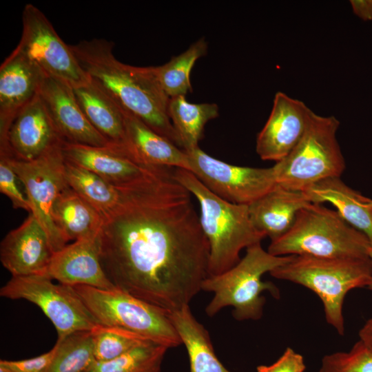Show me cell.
I'll use <instances>...</instances> for the list:
<instances>
[{"label":"cell","mask_w":372,"mask_h":372,"mask_svg":"<svg viewBox=\"0 0 372 372\" xmlns=\"http://www.w3.org/2000/svg\"><path fill=\"white\" fill-rule=\"evenodd\" d=\"M371 247L369 238L336 211L311 203L299 211L286 234L271 241L267 251L277 256L366 258Z\"/></svg>","instance_id":"4"},{"label":"cell","mask_w":372,"mask_h":372,"mask_svg":"<svg viewBox=\"0 0 372 372\" xmlns=\"http://www.w3.org/2000/svg\"><path fill=\"white\" fill-rule=\"evenodd\" d=\"M275 278L302 285L321 300L327 322L342 335V307L351 290L366 287L372 280V260L366 258H325L292 256L287 263L272 270Z\"/></svg>","instance_id":"5"},{"label":"cell","mask_w":372,"mask_h":372,"mask_svg":"<svg viewBox=\"0 0 372 372\" xmlns=\"http://www.w3.org/2000/svg\"><path fill=\"white\" fill-rule=\"evenodd\" d=\"M191 171L209 190L235 204L249 205L276 185L274 167L258 168L227 163L199 147L186 152Z\"/></svg>","instance_id":"12"},{"label":"cell","mask_w":372,"mask_h":372,"mask_svg":"<svg viewBox=\"0 0 372 372\" xmlns=\"http://www.w3.org/2000/svg\"><path fill=\"white\" fill-rule=\"evenodd\" d=\"M70 47L91 81L123 109L181 148L168 114L169 97L160 83L156 67L121 62L113 53L114 43L104 39L81 41Z\"/></svg>","instance_id":"2"},{"label":"cell","mask_w":372,"mask_h":372,"mask_svg":"<svg viewBox=\"0 0 372 372\" xmlns=\"http://www.w3.org/2000/svg\"><path fill=\"white\" fill-rule=\"evenodd\" d=\"M18 178L7 156H0V192L11 201L13 208L30 212L29 202L17 185Z\"/></svg>","instance_id":"33"},{"label":"cell","mask_w":372,"mask_h":372,"mask_svg":"<svg viewBox=\"0 0 372 372\" xmlns=\"http://www.w3.org/2000/svg\"><path fill=\"white\" fill-rule=\"evenodd\" d=\"M319 372H372V351L360 340L347 352L325 355Z\"/></svg>","instance_id":"32"},{"label":"cell","mask_w":372,"mask_h":372,"mask_svg":"<svg viewBox=\"0 0 372 372\" xmlns=\"http://www.w3.org/2000/svg\"><path fill=\"white\" fill-rule=\"evenodd\" d=\"M169 317L186 348L190 372H231L218 360L208 331L189 305L169 313Z\"/></svg>","instance_id":"24"},{"label":"cell","mask_w":372,"mask_h":372,"mask_svg":"<svg viewBox=\"0 0 372 372\" xmlns=\"http://www.w3.org/2000/svg\"><path fill=\"white\" fill-rule=\"evenodd\" d=\"M8 158L25 187L30 214L47 233L54 253L61 250L66 245L67 240L54 222L52 210L59 194L68 185L62 145L30 161Z\"/></svg>","instance_id":"10"},{"label":"cell","mask_w":372,"mask_h":372,"mask_svg":"<svg viewBox=\"0 0 372 372\" xmlns=\"http://www.w3.org/2000/svg\"><path fill=\"white\" fill-rule=\"evenodd\" d=\"M54 254L47 233L30 214L0 245V260L12 276L47 274Z\"/></svg>","instance_id":"16"},{"label":"cell","mask_w":372,"mask_h":372,"mask_svg":"<svg viewBox=\"0 0 372 372\" xmlns=\"http://www.w3.org/2000/svg\"><path fill=\"white\" fill-rule=\"evenodd\" d=\"M339 126L335 117L320 116L311 110L299 143L273 165L276 184L304 192L323 179L340 177L345 162L336 138Z\"/></svg>","instance_id":"7"},{"label":"cell","mask_w":372,"mask_h":372,"mask_svg":"<svg viewBox=\"0 0 372 372\" xmlns=\"http://www.w3.org/2000/svg\"><path fill=\"white\" fill-rule=\"evenodd\" d=\"M0 296L38 306L54 326L58 339L92 331L99 324L73 287L54 284L48 274L12 276L1 288Z\"/></svg>","instance_id":"9"},{"label":"cell","mask_w":372,"mask_h":372,"mask_svg":"<svg viewBox=\"0 0 372 372\" xmlns=\"http://www.w3.org/2000/svg\"><path fill=\"white\" fill-rule=\"evenodd\" d=\"M91 333L97 362L112 360L138 346L152 342L134 332L101 324H98Z\"/></svg>","instance_id":"31"},{"label":"cell","mask_w":372,"mask_h":372,"mask_svg":"<svg viewBox=\"0 0 372 372\" xmlns=\"http://www.w3.org/2000/svg\"><path fill=\"white\" fill-rule=\"evenodd\" d=\"M57 349L47 372H89L97 362L91 331L57 339Z\"/></svg>","instance_id":"29"},{"label":"cell","mask_w":372,"mask_h":372,"mask_svg":"<svg viewBox=\"0 0 372 372\" xmlns=\"http://www.w3.org/2000/svg\"><path fill=\"white\" fill-rule=\"evenodd\" d=\"M73 90L81 109L92 125L109 143L127 147L123 108L90 79Z\"/></svg>","instance_id":"23"},{"label":"cell","mask_w":372,"mask_h":372,"mask_svg":"<svg viewBox=\"0 0 372 372\" xmlns=\"http://www.w3.org/2000/svg\"><path fill=\"white\" fill-rule=\"evenodd\" d=\"M310 111L303 102L278 92L257 136L256 149L260 158L278 163L287 156L303 137Z\"/></svg>","instance_id":"14"},{"label":"cell","mask_w":372,"mask_h":372,"mask_svg":"<svg viewBox=\"0 0 372 372\" xmlns=\"http://www.w3.org/2000/svg\"><path fill=\"white\" fill-rule=\"evenodd\" d=\"M57 345L39 356L21 360H1L0 366L11 372H47L54 358Z\"/></svg>","instance_id":"34"},{"label":"cell","mask_w":372,"mask_h":372,"mask_svg":"<svg viewBox=\"0 0 372 372\" xmlns=\"http://www.w3.org/2000/svg\"><path fill=\"white\" fill-rule=\"evenodd\" d=\"M123 110L127 148L141 164L151 169L191 171L187 153L161 136L138 117Z\"/></svg>","instance_id":"20"},{"label":"cell","mask_w":372,"mask_h":372,"mask_svg":"<svg viewBox=\"0 0 372 372\" xmlns=\"http://www.w3.org/2000/svg\"><path fill=\"white\" fill-rule=\"evenodd\" d=\"M207 41L204 38H200L167 63L156 66L160 83L169 98L185 96L192 90L191 71L196 61L207 54Z\"/></svg>","instance_id":"28"},{"label":"cell","mask_w":372,"mask_h":372,"mask_svg":"<svg viewBox=\"0 0 372 372\" xmlns=\"http://www.w3.org/2000/svg\"><path fill=\"white\" fill-rule=\"evenodd\" d=\"M218 110L216 103H192L185 96L169 98L168 114L184 151L198 147L206 123L218 116Z\"/></svg>","instance_id":"26"},{"label":"cell","mask_w":372,"mask_h":372,"mask_svg":"<svg viewBox=\"0 0 372 372\" xmlns=\"http://www.w3.org/2000/svg\"><path fill=\"white\" fill-rule=\"evenodd\" d=\"M63 143L104 147L110 143L90 123L75 97L73 87L46 76L39 92Z\"/></svg>","instance_id":"15"},{"label":"cell","mask_w":372,"mask_h":372,"mask_svg":"<svg viewBox=\"0 0 372 372\" xmlns=\"http://www.w3.org/2000/svg\"><path fill=\"white\" fill-rule=\"evenodd\" d=\"M103 217L100 260L110 281L168 313L189 305L208 275L209 245L191 194L173 169L119 186Z\"/></svg>","instance_id":"1"},{"label":"cell","mask_w":372,"mask_h":372,"mask_svg":"<svg viewBox=\"0 0 372 372\" xmlns=\"http://www.w3.org/2000/svg\"><path fill=\"white\" fill-rule=\"evenodd\" d=\"M73 287L99 324L134 332L168 349L182 344L166 311L117 288Z\"/></svg>","instance_id":"8"},{"label":"cell","mask_w":372,"mask_h":372,"mask_svg":"<svg viewBox=\"0 0 372 372\" xmlns=\"http://www.w3.org/2000/svg\"><path fill=\"white\" fill-rule=\"evenodd\" d=\"M52 217L67 242L97 234L103 222L100 213L69 185L55 201Z\"/></svg>","instance_id":"25"},{"label":"cell","mask_w":372,"mask_h":372,"mask_svg":"<svg viewBox=\"0 0 372 372\" xmlns=\"http://www.w3.org/2000/svg\"><path fill=\"white\" fill-rule=\"evenodd\" d=\"M354 12L364 20L372 19V0L351 1Z\"/></svg>","instance_id":"36"},{"label":"cell","mask_w":372,"mask_h":372,"mask_svg":"<svg viewBox=\"0 0 372 372\" xmlns=\"http://www.w3.org/2000/svg\"><path fill=\"white\" fill-rule=\"evenodd\" d=\"M369 256L370 258L372 260V247L371 248V249L369 251ZM367 288L372 291V280H371V282L369 283V285L367 286Z\"/></svg>","instance_id":"38"},{"label":"cell","mask_w":372,"mask_h":372,"mask_svg":"<svg viewBox=\"0 0 372 372\" xmlns=\"http://www.w3.org/2000/svg\"><path fill=\"white\" fill-rule=\"evenodd\" d=\"M312 203H329L350 225L363 233L372 245V200L347 185L340 177H330L304 191Z\"/></svg>","instance_id":"22"},{"label":"cell","mask_w":372,"mask_h":372,"mask_svg":"<svg viewBox=\"0 0 372 372\" xmlns=\"http://www.w3.org/2000/svg\"><path fill=\"white\" fill-rule=\"evenodd\" d=\"M292 256H273L260 243L247 248L244 257L233 267L220 274L209 276L203 282L201 290L214 293L205 308L206 314L212 317L229 306L234 309L236 320H259L265 303L262 293L267 291L273 298L280 296L278 287L271 282L262 281V276L288 262Z\"/></svg>","instance_id":"6"},{"label":"cell","mask_w":372,"mask_h":372,"mask_svg":"<svg viewBox=\"0 0 372 372\" xmlns=\"http://www.w3.org/2000/svg\"><path fill=\"white\" fill-rule=\"evenodd\" d=\"M0 372H11L10 371L0 366Z\"/></svg>","instance_id":"39"},{"label":"cell","mask_w":372,"mask_h":372,"mask_svg":"<svg viewBox=\"0 0 372 372\" xmlns=\"http://www.w3.org/2000/svg\"><path fill=\"white\" fill-rule=\"evenodd\" d=\"M47 109L38 94L14 116L0 156L30 161L62 145Z\"/></svg>","instance_id":"13"},{"label":"cell","mask_w":372,"mask_h":372,"mask_svg":"<svg viewBox=\"0 0 372 372\" xmlns=\"http://www.w3.org/2000/svg\"><path fill=\"white\" fill-rule=\"evenodd\" d=\"M306 369L303 357L287 347L282 355L270 365H260L257 372H304Z\"/></svg>","instance_id":"35"},{"label":"cell","mask_w":372,"mask_h":372,"mask_svg":"<svg viewBox=\"0 0 372 372\" xmlns=\"http://www.w3.org/2000/svg\"><path fill=\"white\" fill-rule=\"evenodd\" d=\"M168 348L151 342L110 361L96 362L89 372H161Z\"/></svg>","instance_id":"30"},{"label":"cell","mask_w":372,"mask_h":372,"mask_svg":"<svg viewBox=\"0 0 372 372\" xmlns=\"http://www.w3.org/2000/svg\"><path fill=\"white\" fill-rule=\"evenodd\" d=\"M173 176L198 201L200 225L209 245V276L233 267L240 261L243 249L266 237L253 225L248 205L219 197L187 170L174 169Z\"/></svg>","instance_id":"3"},{"label":"cell","mask_w":372,"mask_h":372,"mask_svg":"<svg viewBox=\"0 0 372 372\" xmlns=\"http://www.w3.org/2000/svg\"><path fill=\"white\" fill-rule=\"evenodd\" d=\"M65 160L85 168L116 186L126 185L167 168L151 169L138 162L122 145L104 147L63 143Z\"/></svg>","instance_id":"17"},{"label":"cell","mask_w":372,"mask_h":372,"mask_svg":"<svg viewBox=\"0 0 372 372\" xmlns=\"http://www.w3.org/2000/svg\"><path fill=\"white\" fill-rule=\"evenodd\" d=\"M65 175L68 185L94 207L103 217L119 203L121 187L95 173L65 159Z\"/></svg>","instance_id":"27"},{"label":"cell","mask_w":372,"mask_h":372,"mask_svg":"<svg viewBox=\"0 0 372 372\" xmlns=\"http://www.w3.org/2000/svg\"><path fill=\"white\" fill-rule=\"evenodd\" d=\"M360 340L372 351V318L368 320L359 331Z\"/></svg>","instance_id":"37"},{"label":"cell","mask_w":372,"mask_h":372,"mask_svg":"<svg viewBox=\"0 0 372 372\" xmlns=\"http://www.w3.org/2000/svg\"><path fill=\"white\" fill-rule=\"evenodd\" d=\"M22 23V34L16 48L46 76L63 81L73 87L90 81L70 45L60 38L37 7L31 3L25 6Z\"/></svg>","instance_id":"11"},{"label":"cell","mask_w":372,"mask_h":372,"mask_svg":"<svg viewBox=\"0 0 372 372\" xmlns=\"http://www.w3.org/2000/svg\"><path fill=\"white\" fill-rule=\"evenodd\" d=\"M46 75L15 48L0 66V147L17 112L39 92Z\"/></svg>","instance_id":"18"},{"label":"cell","mask_w":372,"mask_h":372,"mask_svg":"<svg viewBox=\"0 0 372 372\" xmlns=\"http://www.w3.org/2000/svg\"><path fill=\"white\" fill-rule=\"evenodd\" d=\"M309 203L304 192L276 184L248 208L255 228L273 241L290 229L299 211Z\"/></svg>","instance_id":"21"},{"label":"cell","mask_w":372,"mask_h":372,"mask_svg":"<svg viewBox=\"0 0 372 372\" xmlns=\"http://www.w3.org/2000/svg\"><path fill=\"white\" fill-rule=\"evenodd\" d=\"M47 274L52 280L72 287L116 288L107 278L101 266L98 234L74 240L55 252Z\"/></svg>","instance_id":"19"}]
</instances>
